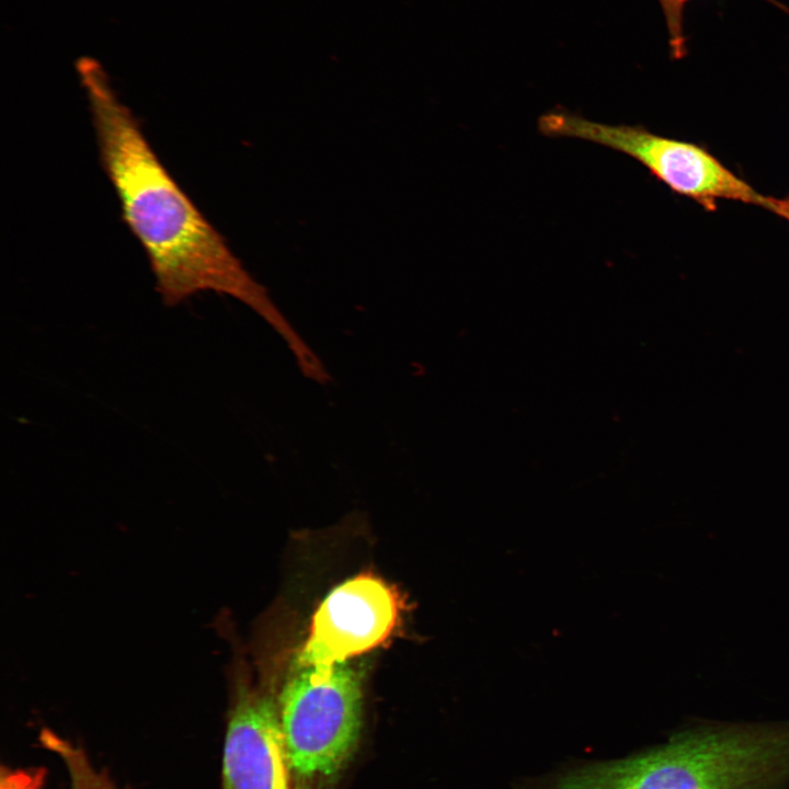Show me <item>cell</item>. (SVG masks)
<instances>
[{"label": "cell", "instance_id": "52a82bcc", "mask_svg": "<svg viewBox=\"0 0 789 789\" xmlns=\"http://www.w3.org/2000/svg\"><path fill=\"white\" fill-rule=\"evenodd\" d=\"M690 0H659L667 31H668V42L671 47V55L675 59H681L685 57L687 49H686V37L684 34V27H683V19H684V8L686 3ZM774 5H776L778 9L789 13L788 7L784 5L782 3L778 2L777 0H765Z\"/></svg>", "mask_w": 789, "mask_h": 789}, {"label": "cell", "instance_id": "7a4b0ae2", "mask_svg": "<svg viewBox=\"0 0 789 789\" xmlns=\"http://www.w3.org/2000/svg\"><path fill=\"white\" fill-rule=\"evenodd\" d=\"M277 709L291 789H338L361 739L359 675L346 662L298 667Z\"/></svg>", "mask_w": 789, "mask_h": 789}, {"label": "cell", "instance_id": "ba28073f", "mask_svg": "<svg viewBox=\"0 0 789 789\" xmlns=\"http://www.w3.org/2000/svg\"><path fill=\"white\" fill-rule=\"evenodd\" d=\"M39 773L26 770L2 771L1 789H42Z\"/></svg>", "mask_w": 789, "mask_h": 789}, {"label": "cell", "instance_id": "5b68a950", "mask_svg": "<svg viewBox=\"0 0 789 789\" xmlns=\"http://www.w3.org/2000/svg\"><path fill=\"white\" fill-rule=\"evenodd\" d=\"M224 789H291L276 704L236 689L222 753Z\"/></svg>", "mask_w": 789, "mask_h": 789}, {"label": "cell", "instance_id": "6da1fadb", "mask_svg": "<svg viewBox=\"0 0 789 789\" xmlns=\"http://www.w3.org/2000/svg\"><path fill=\"white\" fill-rule=\"evenodd\" d=\"M77 71L102 167L124 222L148 258L163 302L176 306L206 290L229 295L261 316L289 347L297 346L301 338L162 164L101 65L82 58Z\"/></svg>", "mask_w": 789, "mask_h": 789}, {"label": "cell", "instance_id": "277c9868", "mask_svg": "<svg viewBox=\"0 0 789 789\" xmlns=\"http://www.w3.org/2000/svg\"><path fill=\"white\" fill-rule=\"evenodd\" d=\"M401 608L397 591L376 576L345 581L317 609L298 667L345 662L379 645L393 632Z\"/></svg>", "mask_w": 789, "mask_h": 789}, {"label": "cell", "instance_id": "3957f363", "mask_svg": "<svg viewBox=\"0 0 789 789\" xmlns=\"http://www.w3.org/2000/svg\"><path fill=\"white\" fill-rule=\"evenodd\" d=\"M538 129L549 137L576 138L627 155L673 192L708 210L721 199L765 207L768 198L706 148L641 126L609 125L559 110L541 115Z\"/></svg>", "mask_w": 789, "mask_h": 789}, {"label": "cell", "instance_id": "8992f818", "mask_svg": "<svg viewBox=\"0 0 789 789\" xmlns=\"http://www.w3.org/2000/svg\"><path fill=\"white\" fill-rule=\"evenodd\" d=\"M39 740L62 762L69 778L68 789H121L104 771L96 769L79 745L47 729L42 731Z\"/></svg>", "mask_w": 789, "mask_h": 789}]
</instances>
